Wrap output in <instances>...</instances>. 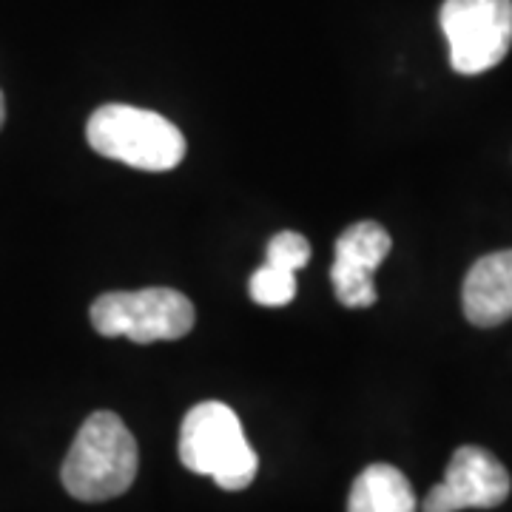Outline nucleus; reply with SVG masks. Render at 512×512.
Masks as SVG:
<instances>
[{
  "label": "nucleus",
  "instance_id": "obj_12",
  "mask_svg": "<svg viewBox=\"0 0 512 512\" xmlns=\"http://www.w3.org/2000/svg\"><path fill=\"white\" fill-rule=\"evenodd\" d=\"M3 123H6V97L0 92V128H3Z\"/></svg>",
  "mask_w": 512,
  "mask_h": 512
},
{
  "label": "nucleus",
  "instance_id": "obj_5",
  "mask_svg": "<svg viewBox=\"0 0 512 512\" xmlns=\"http://www.w3.org/2000/svg\"><path fill=\"white\" fill-rule=\"evenodd\" d=\"M439 20L458 74L490 72L512 49V0H444Z\"/></svg>",
  "mask_w": 512,
  "mask_h": 512
},
{
  "label": "nucleus",
  "instance_id": "obj_8",
  "mask_svg": "<svg viewBox=\"0 0 512 512\" xmlns=\"http://www.w3.org/2000/svg\"><path fill=\"white\" fill-rule=\"evenodd\" d=\"M461 305L476 328H498L512 319V248L481 256L467 271Z\"/></svg>",
  "mask_w": 512,
  "mask_h": 512
},
{
  "label": "nucleus",
  "instance_id": "obj_3",
  "mask_svg": "<svg viewBox=\"0 0 512 512\" xmlns=\"http://www.w3.org/2000/svg\"><path fill=\"white\" fill-rule=\"evenodd\" d=\"M89 146L106 157L140 171H171L183 163L185 137L163 114L126 103L100 106L86 123Z\"/></svg>",
  "mask_w": 512,
  "mask_h": 512
},
{
  "label": "nucleus",
  "instance_id": "obj_6",
  "mask_svg": "<svg viewBox=\"0 0 512 512\" xmlns=\"http://www.w3.org/2000/svg\"><path fill=\"white\" fill-rule=\"evenodd\" d=\"M512 481L507 467L484 447H458L444 481L436 484L421 512H461V510H493L510 498Z\"/></svg>",
  "mask_w": 512,
  "mask_h": 512
},
{
  "label": "nucleus",
  "instance_id": "obj_4",
  "mask_svg": "<svg viewBox=\"0 0 512 512\" xmlns=\"http://www.w3.org/2000/svg\"><path fill=\"white\" fill-rule=\"evenodd\" d=\"M92 328L100 336H123L137 345L174 342L194 328V305L174 288L111 291L94 299Z\"/></svg>",
  "mask_w": 512,
  "mask_h": 512
},
{
  "label": "nucleus",
  "instance_id": "obj_10",
  "mask_svg": "<svg viewBox=\"0 0 512 512\" xmlns=\"http://www.w3.org/2000/svg\"><path fill=\"white\" fill-rule=\"evenodd\" d=\"M296 296V274L276 268V265H262L251 276V299L262 308H282L293 302Z\"/></svg>",
  "mask_w": 512,
  "mask_h": 512
},
{
  "label": "nucleus",
  "instance_id": "obj_11",
  "mask_svg": "<svg viewBox=\"0 0 512 512\" xmlns=\"http://www.w3.org/2000/svg\"><path fill=\"white\" fill-rule=\"evenodd\" d=\"M311 259V242L296 234V231H279L276 237L268 242V251H265V262L276 265V268H285L296 274L299 268H305Z\"/></svg>",
  "mask_w": 512,
  "mask_h": 512
},
{
  "label": "nucleus",
  "instance_id": "obj_2",
  "mask_svg": "<svg viewBox=\"0 0 512 512\" xmlns=\"http://www.w3.org/2000/svg\"><path fill=\"white\" fill-rule=\"evenodd\" d=\"M180 461L191 473L214 478L228 493L245 490L259 470V458L245 439L242 421L234 407L222 402H200L185 413Z\"/></svg>",
  "mask_w": 512,
  "mask_h": 512
},
{
  "label": "nucleus",
  "instance_id": "obj_7",
  "mask_svg": "<svg viewBox=\"0 0 512 512\" xmlns=\"http://www.w3.org/2000/svg\"><path fill=\"white\" fill-rule=\"evenodd\" d=\"M393 248V239L379 222H356L336 239V256L330 268V282L336 299L345 308L376 305L373 274Z\"/></svg>",
  "mask_w": 512,
  "mask_h": 512
},
{
  "label": "nucleus",
  "instance_id": "obj_1",
  "mask_svg": "<svg viewBox=\"0 0 512 512\" xmlns=\"http://www.w3.org/2000/svg\"><path fill=\"white\" fill-rule=\"evenodd\" d=\"M140 467L137 441L117 413L97 410L83 421L63 461V487L77 501H109L134 484Z\"/></svg>",
  "mask_w": 512,
  "mask_h": 512
},
{
  "label": "nucleus",
  "instance_id": "obj_9",
  "mask_svg": "<svg viewBox=\"0 0 512 512\" xmlns=\"http://www.w3.org/2000/svg\"><path fill=\"white\" fill-rule=\"evenodd\" d=\"M348 512H419V504L399 467L370 464L350 487Z\"/></svg>",
  "mask_w": 512,
  "mask_h": 512
}]
</instances>
